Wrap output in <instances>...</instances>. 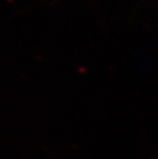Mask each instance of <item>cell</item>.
Instances as JSON below:
<instances>
[]
</instances>
